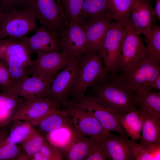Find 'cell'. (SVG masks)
<instances>
[{
  "label": "cell",
  "mask_w": 160,
  "mask_h": 160,
  "mask_svg": "<svg viewBox=\"0 0 160 160\" xmlns=\"http://www.w3.org/2000/svg\"><path fill=\"white\" fill-rule=\"evenodd\" d=\"M5 89L3 86L0 83V92Z\"/></svg>",
  "instance_id": "obj_43"
},
{
  "label": "cell",
  "mask_w": 160,
  "mask_h": 160,
  "mask_svg": "<svg viewBox=\"0 0 160 160\" xmlns=\"http://www.w3.org/2000/svg\"><path fill=\"white\" fill-rule=\"evenodd\" d=\"M71 98V99L68 100L70 103L91 113L106 131H115L126 135L121 123L125 114L114 111L100 98L93 95Z\"/></svg>",
  "instance_id": "obj_2"
},
{
  "label": "cell",
  "mask_w": 160,
  "mask_h": 160,
  "mask_svg": "<svg viewBox=\"0 0 160 160\" xmlns=\"http://www.w3.org/2000/svg\"><path fill=\"white\" fill-rule=\"evenodd\" d=\"M36 54V59L29 66L31 76H56L57 71L67 64L71 57L61 51L41 52Z\"/></svg>",
  "instance_id": "obj_13"
},
{
  "label": "cell",
  "mask_w": 160,
  "mask_h": 160,
  "mask_svg": "<svg viewBox=\"0 0 160 160\" xmlns=\"http://www.w3.org/2000/svg\"><path fill=\"white\" fill-rule=\"evenodd\" d=\"M129 145L135 157V160L159 159L160 155V143L153 144L145 147L136 141L129 140Z\"/></svg>",
  "instance_id": "obj_31"
},
{
  "label": "cell",
  "mask_w": 160,
  "mask_h": 160,
  "mask_svg": "<svg viewBox=\"0 0 160 160\" xmlns=\"http://www.w3.org/2000/svg\"><path fill=\"white\" fill-rule=\"evenodd\" d=\"M108 7V0H84L80 21H88L106 15Z\"/></svg>",
  "instance_id": "obj_29"
},
{
  "label": "cell",
  "mask_w": 160,
  "mask_h": 160,
  "mask_svg": "<svg viewBox=\"0 0 160 160\" xmlns=\"http://www.w3.org/2000/svg\"><path fill=\"white\" fill-rule=\"evenodd\" d=\"M60 51L71 56L78 57L87 51L85 33L78 23L69 24L60 39Z\"/></svg>",
  "instance_id": "obj_16"
},
{
  "label": "cell",
  "mask_w": 160,
  "mask_h": 160,
  "mask_svg": "<svg viewBox=\"0 0 160 160\" xmlns=\"http://www.w3.org/2000/svg\"><path fill=\"white\" fill-rule=\"evenodd\" d=\"M152 0H132L128 22L136 32L149 36L156 20L152 14Z\"/></svg>",
  "instance_id": "obj_14"
},
{
  "label": "cell",
  "mask_w": 160,
  "mask_h": 160,
  "mask_svg": "<svg viewBox=\"0 0 160 160\" xmlns=\"http://www.w3.org/2000/svg\"><path fill=\"white\" fill-rule=\"evenodd\" d=\"M143 123L140 144L145 147L160 143V119L148 114L142 108Z\"/></svg>",
  "instance_id": "obj_21"
},
{
  "label": "cell",
  "mask_w": 160,
  "mask_h": 160,
  "mask_svg": "<svg viewBox=\"0 0 160 160\" xmlns=\"http://www.w3.org/2000/svg\"><path fill=\"white\" fill-rule=\"evenodd\" d=\"M72 123L67 110L60 108L42 119L35 127L36 129L44 137L48 133Z\"/></svg>",
  "instance_id": "obj_20"
},
{
  "label": "cell",
  "mask_w": 160,
  "mask_h": 160,
  "mask_svg": "<svg viewBox=\"0 0 160 160\" xmlns=\"http://www.w3.org/2000/svg\"><path fill=\"white\" fill-rule=\"evenodd\" d=\"M118 72L135 93L140 89L148 92L150 83L160 74V57L149 55L129 69Z\"/></svg>",
  "instance_id": "obj_7"
},
{
  "label": "cell",
  "mask_w": 160,
  "mask_h": 160,
  "mask_svg": "<svg viewBox=\"0 0 160 160\" xmlns=\"http://www.w3.org/2000/svg\"><path fill=\"white\" fill-rule=\"evenodd\" d=\"M64 159L63 151L45 139L39 151L33 156L31 160H62Z\"/></svg>",
  "instance_id": "obj_33"
},
{
  "label": "cell",
  "mask_w": 160,
  "mask_h": 160,
  "mask_svg": "<svg viewBox=\"0 0 160 160\" xmlns=\"http://www.w3.org/2000/svg\"><path fill=\"white\" fill-rule=\"evenodd\" d=\"M101 140V139H100ZM106 157L103 149L101 140L96 148L85 160H106Z\"/></svg>",
  "instance_id": "obj_39"
},
{
  "label": "cell",
  "mask_w": 160,
  "mask_h": 160,
  "mask_svg": "<svg viewBox=\"0 0 160 160\" xmlns=\"http://www.w3.org/2000/svg\"><path fill=\"white\" fill-rule=\"evenodd\" d=\"M57 1V2L58 3L60 4V5H61V3H60V1H61V0H56Z\"/></svg>",
  "instance_id": "obj_44"
},
{
  "label": "cell",
  "mask_w": 160,
  "mask_h": 160,
  "mask_svg": "<svg viewBox=\"0 0 160 160\" xmlns=\"http://www.w3.org/2000/svg\"><path fill=\"white\" fill-rule=\"evenodd\" d=\"M81 137L77 134L71 123L48 133L44 137L50 143L61 149L64 154Z\"/></svg>",
  "instance_id": "obj_19"
},
{
  "label": "cell",
  "mask_w": 160,
  "mask_h": 160,
  "mask_svg": "<svg viewBox=\"0 0 160 160\" xmlns=\"http://www.w3.org/2000/svg\"><path fill=\"white\" fill-rule=\"evenodd\" d=\"M93 95L120 114L139 108L138 97L130 89L119 72L106 73L90 86Z\"/></svg>",
  "instance_id": "obj_1"
},
{
  "label": "cell",
  "mask_w": 160,
  "mask_h": 160,
  "mask_svg": "<svg viewBox=\"0 0 160 160\" xmlns=\"http://www.w3.org/2000/svg\"><path fill=\"white\" fill-rule=\"evenodd\" d=\"M143 118L141 109L133 110L124 115L121 121L124 129L132 140H140Z\"/></svg>",
  "instance_id": "obj_26"
},
{
  "label": "cell",
  "mask_w": 160,
  "mask_h": 160,
  "mask_svg": "<svg viewBox=\"0 0 160 160\" xmlns=\"http://www.w3.org/2000/svg\"><path fill=\"white\" fill-rule=\"evenodd\" d=\"M11 57L18 58L28 66L33 61L24 47L16 40L10 38L0 39V60L5 64Z\"/></svg>",
  "instance_id": "obj_22"
},
{
  "label": "cell",
  "mask_w": 160,
  "mask_h": 160,
  "mask_svg": "<svg viewBox=\"0 0 160 160\" xmlns=\"http://www.w3.org/2000/svg\"><path fill=\"white\" fill-rule=\"evenodd\" d=\"M22 6L34 12L41 26L57 32L60 36L69 24L56 0H24Z\"/></svg>",
  "instance_id": "obj_5"
},
{
  "label": "cell",
  "mask_w": 160,
  "mask_h": 160,
  "mask_svg": "<svg viewBox=\"0 0 160 160\" xmlns=\"http://www.w3.org/2000/svg\"><path fill=\"white\" fill-rule=\"evenodd\" d=\"M160 90V74L152 81L148 87V92Z\"/></svg>",
  "instance_id": "obj_41"
},
{
  "label": "cell",
  "mask_w": 160,
  "mask_h": 160,
  "mask_svg": "<svg viewBox=\"0 0 160 160\" xmlns=\"http://www.w3.org/2000/svg\"><path fill=\"white\" fill-rule=\"evenodd\" d=\"M30 37L13 39L20 44L30 57L41 52L60 51V35L57 32L41 26Z\"/></svg>",
  "instance_id": "obj_12"
},
{
  "label": "cell",
  "mask_w": 160,
  "mask_h": 160,
  "mask_svg": "<svg viewBox=\"0 0 160 160\" xmlns=\"http://www.w3.org/2000/svg\"><path fill=\"white\" fill-rule=\"evenodd\" d=\"M144 40L149 55L160 57V26L155 24L153 26L151 35Z\"/></svg>",
  "instance_id": "obj_35"
},
{
  "label": "cell",
  "mask_w": 160,
  "mask_h": 160,
  "mask_svg": "<svg viewBox=\"0 0 160 160\" xmlns=\"http://www.w3.org/2000/svg\"><path fill=\"white\" fill-rule=\"evenodd\" d=\"M33 127L28 122L16 120L8 124L7 132L1 137L0 141L4 143L19 145L28 136Z\"/></svg>",
  "instance_id": "obj_24"
},
{
  "label": "cell",
  "mask_w": 160,
  "mask_h": 160,
  "mask_svg": "<svg viewBox=\"0 0 160 160\" xmlns=\"http://www.w3.org/2000/svg\"><path fill=\"white\" fill-rule=\"evenodd\" d=\"M21 151L19 145L0 142V160H19Z\"/></svg>",
  "instance_id": "obj_36"
},
{
  "label": "cell",
  "mask_w": 160,
  "mask_h": 160,
  "mask_svg": "<svg viewBox=\"0 0 160 160\" xmlns=\"http://www.w3.org/2000/svg\"><path fill=\"white\" fill-rule=\"evenodd\" d=\"M152 14L156 20H160V0H156L155 7L153 8Z\"/></svg>",
  "instance_id": "obj_42"
},
{
  "label": "cell",
  "mask_w": 160,
  "mask_h": 160,
  "mask_svg": "<svg viewBox=\"0 0 160 160\" xmlns=\"http://www.w3.org/2000/svg\"><path fill=\"white\" fill-rule=\"evenodd\" d=\"M149 55L140 35L136 32L128 20L127 22L126 36L116 72L129 69Z\"/></svg>",
  "instance_id": "obj_8"
},
{
  "label": "cell",
  "mask_w": 160,
  "mask_h": 160,
  "mask_svg": "<svg viewBox=\"0 0 160 160\" xmlns=\"http://www.w3.org/2000/svg\"><path fill=\"white\" fill-rule=\"evenodd\" d=\"M5 64L7 67L14 86L31 75L29 67L25 65L16 57H9L7 59Z\"/></svg>",
  "instance_id": "obj_30"
},
{
  "label": "cell",
  "mask_w": 160,
  "mask_h": 160,
  "mask_svg": "<svg viewBox=\"0 0 160 160\" xmlns=\"http://www.w3.org/2000/svg\"><path fill=\"white\" fill-rule=\"evenodd\" d=\"M100 140L85 136L73 143L64 154L67 160H85L96 148Z\"/></svg>",
  "instance_id": "obj_23"
},
{
  "label": "cell",
  "mask_w": 160,
  "mask_h": 160,
  "mask_svg": "<svg viewBox=\"0 0 160 160\" xmlns=\"http://www.w3.org/2000/svg\"><path fill=\"white\" fill-rule=\"evenodd\" d=\"M55 76H31L21 81L10 90L24 100L46 97L47 90Z\"/></svg>",
  "instance_id": "obj_18"
},
{
  "label": "cell",
  "mask_w": 160,
  "mask_h": 160,
  "mask_svg": "<svg viewBox=\"0 0 160 160\" xmlns=\"http://www.w3.org/2000/svg\"><path fill=\"white\" fill-rule=\"evenodd\" d=\"M105 73L100 54L98 52L87 51L79 57L76 79L68 98L84 95L88 88Z\"/></svg>",
  "instance_id": "obj_4"
},
{
  "label": "cell",
  "mask_w": 160,
  "mask_h": 160,
  "mask_svg": "<svg viewBox=\"0 0 160 160\" xmlns=\"http://www.w3.org/2000/svg\"><path fill=\"white\" fill-rule=\"evenodd\" d=\"M135 93L138 98L139 107L148 115L160 119V92L140 89Z\"/></svg>",
  "instance_id": "obj_25"
},
{
  "label": "cell",
  "mask_w": 160,
  "mask_h": 160,
  "mask_svg": "<svg viewBox=\"0 0 160 160\" xmlns=\"http://www.w3.org/2000/svg\"><path fill=\"white\" fill-rule=\"evenodd\" d=\"M128 136L120 134L116 135L108 131L101 138L104 153L110 160H135L129 145Z\"/></svg>",
  "instance_id": "obj_17"
},
{
  "label": "cell",
  "mask_w": 160,
  "mask_h": 160,
  "mask_svg": "<svg viewBox=\"0 0 160 160\" xmlns=\"http://www.w3.org/2000/svg\"><path fill=\"white\" fill-rule=\"evenodd\" d=\"M0 83L5 89L11 90L14 84L12 82L5 64L0 60Z\"/></svg>",
  "instance_id": "obj_37"
},
{
  "label": "cell",
  "mask_w": 160,
  "mask_h": 160,
  "mask_svg": "<svg viewBox=\"0 0 160 160\" xmlns=\"http://www.w3.org/2000/svg\"><path fill=\"white\" fill-rule=\"evenodd\" d=\"M45 140V138L33 127L28 136L19 144L22 151L19 160H31Z\"/></svg>",
  "instance_id": "obj_27"
},
{
  "label": "cell",
  "mask_w": 160,
  "mask_h": 160,
  "mask_svg": "<svg viewBox=\"0 0 160 160\" xmlns=\"http://www.w3.org/2000/svg\"><path fill=\"white\" fill-rule=\"evenodd\" d=\"M79 57L71 56L67 64L55 76L47 90L46 97L53 99L60 106H62L66 101L75 83Z\"/></svg>",
  "instance_id": "obj_10"
},
{
  "label": "cell",
  "mask_w": 160,
  "mask_h": 160,
  "mask_svg": "<svg viewBox=\"0 0 160 160\" xmlns=\"http://www.w3.org/2000/svg\"><path fill=\"white\" fill-rule=\"evenodd\" d=\"M1 13V12H0V14Z\"/></svg>",
  "instance_id": "obj_46"
},
{
  "label": "cell",
  "mask_w": 160,
  "mask_h": 160,
  "mask_svg": "<svg viewBox=\"0 0 160 160\" xmlns=\"http://www.w3.org/2000/svg\"><path fill=\"white\" fill-rule=\"evenodd\" d=\"M106 15L115 22H127L129 17L132 0H108Z\"/></svg>",
  "instance_id": "obj_28"
},
{
  "label": "cell",
  "mask_w": 160,
  "mask_h": 160,
  "mask_svg": "<svg viewBox=\"0 0 160 160\" xmlns=\"http://www.w3.org/2000/svg\"><path fill=\"white\" fill-rule=\"evenodd\" d=\"M127 30V22H112L99 52L102 57L105 73H115Z\"/></svg>",
  "instance_id": "obj_6"
},
{
  "label": "cell",
  "mask_w": 160,
  "mask_h": 160,
  "mask_svg": "<svg viewBox=\"0 0 160 160\" xmlns=\"http://www.w3.org/2000/svg\"><path fill=\"white\" fill-rule=\"evenodd\" d=\"M66 109L77 134L100 140L106 132L97 120L89 112L77 108L67 100L62 106Z\"/></svg>",
  "instance_id": "obj_11"
},
{
  "label": "cell",
  "mask_w": 160,
  "mask_h": 160,
  "mask_svg": "<svg viewBox=\"0 0 160 160\" xmlns=\"http://www.w3.org/2000/svg\"><path fill=\"white\" fill-rule=\"evenodd\" d=\"M10 117L8 113L5 110L0 108V127L7 125L9 121Z\"/></svg>",
  "instance_id": "obj_40"
},
{
  "label": "cell",
  "mask_w": 160,
  "mask_h": 160,
  "mask_svg": "<svg viewBox=\"0 0 160 160\" xmlns=\"http://www.w3.org/2000/svg\"><path fill=\"white\" fill-rule=\"evenodd\" d=\"M84 0H61L62 7L69 23L80 21Z\"/></svg>",
  "instance_id": "obj_34"
},
{
  "label": "cell",
  "mask_w": 160,
  "mask_h": 160,
  "mask_svg": "<svg viewBox=\"0 0 160 160\" xmlns=\"http://www.w3.org/2000/svg\"><path fill=\"white\" fill-rule=\"evenodd\" d=\"M24 99L15 93L6 89L0 92V108L11 113L13 116Z\"/></svg>",
  "instance_id": "obj_32"
},
{
  "label": "cell",
  "mask_w": 160,
  "mask_h": 160,
  "mask_svg": "<svg viewBox=\"0 0 160 160\" xmlns=\"http://www.w3.org/2000/svg\"><path fill=\"white\" fill-rule=\"evenodd\" d=\"M1 127H0V131Z\"/></svg>",
  "instance_id": "obj_45"
},
{
  "label": "cell",
  "mask_w": 160,
  "mask_h": 160,
  "mask_svg": "<svg viewBox=\"0 0 160 160\" xmlns=\"http://www.w3.org/2000/svg\"><path fill=\"white\" fill-rule=\"evenodd\" d=\"M60 107L55 100L47 97L26 99L12 117L10 122L23 120L34 127L44 118Z\"/></svg>",
  "instance_id": "obj_9"
},
{
  "label": "cell",
  "mask_w": 160,
  "mask_h": 160,
  "mask_svg": "<svg viewBox=\"0 0 160 160\" xmlns=\"http://www.w3.org/2000/svg\"><path fill=\"white\" fill-rule=\"evenodd\" d=\"M24 0H0V11L4 13L22 6Z\"/></svg>",
  "instance_id": "obj_38"
},
{
  "label": "cell",
  "mask_w": 160,
  "mask_h": 160,
  "mask_svg": "<svg viewBox=\"0 0 160 160\" xmlns=\"http://www.w3.org/2000/svg\"><path fill=\"white\" fill-rule=\"evenodd\" d=\"M36 17L31 10L16 8L0 14V39L20 38L36 31Z\"/></svg>",
  "instance_id": "obj_3"
},
{
  "label": "cell",
  "mask_w": 160,
  "mask_h": 160,
  "mask_svg": "<svg viewBox=\"0 0 160 160\" xmlns=\"http://www.w3.org/2000/svg\"><path fill=\"white\" fill-rule=\"evenodd\" d=\"M112 20L106 15L88 21L81 20L78 23L83 30L87 42V51L99 52Z\"/></svg>",
  "instance_id": "obj_15"
}]
</instances>
